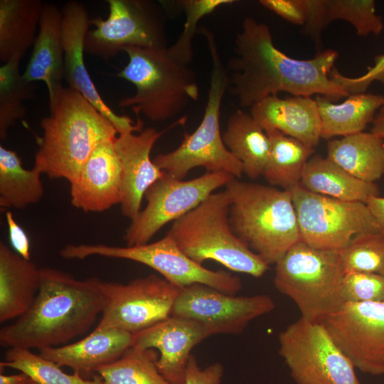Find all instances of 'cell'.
<instances>
[{
    "label": "cell",
    "mask_w": 384,
    "mask_h": 384,
    "mask_svg": "<svg viewBox=\"0 0 384 384\" xmlns=\"http://www.w3.org/2000/svg\"><path fill=\"white\" fill-rule=\"evenodd\" d=\"M228 64V89L240 107H251L265 97L286 92L293 96L322 95L330 100L349 94L331 80L338 57L329 48L310 59L292 58L278 49L267 25L245 18Z\"/></svg>",
    "instance_id": "1"
},
{
    "label": "cell",
    "mask_w": 384,
    "mask_h": 384,
    "mask_svg": "<svg viewBox=\"0 0 384 384\" xmlns=\"http://www.w3.org/2000/svg\"><path fill=\"white\" fill-rule=\"evenodd\" d=\"M98 279H75L51 267L40 268V286L28 309L0 330V345L27 349L59 346L85 334L102 314Z\"/></svg>",
    "instance_id": "2"
},
{
    "label": "cell",
    "mask_w": 384,
    "mask_h": 384,
    "mask_svg": "<svg viewBox=\"0 0 384 384\" xmlns=\"http://www.w3.org/2000/svg\"><path fill=\"white\" fill-rule=\"evenodd\" d=\"M49 109V116L40 123L43 135L38 139L34 167L70 183L95 146L119 134L108 118L69 87L63 88Z\"/></svg>",
    "instance_id": "3"
},
{
    "label": "cell",
    "mask_w": 384,
    "mask_h": 384,
    "mask_svg": "<svg viewBox=\"0 0 384 384\" xmlns=\"http://www.w3.org/2000/svg\"><path fill=\"white\" fill-rule=\"evenodd\" d=\"M231 197L233 232L267 265L276 264L300 240L290 191L233 178L225 186Z\"/></svg>",
    "instance_id": "4"
},
{
    "label": "cell",
    "mask_w": 384,
    "mask_h": 384,
    "mask_svg": "<svg viewBox=\"0 0 384 384\" xmlns=\"http://www.w3.org/2000/svg\"><path fill=\"white\" fill-rule=\"evenodd\" d=\"M127 64L117 74L131 82L136 93L122 98L120 107H131L151 121L172 119L199 97L195 72L167 51L166 48L129 47L123 50Z\"/></svg>",
    "instance_id": "5"
},
{
    "label": "cell",
    "mask_w": 384,
    "mask_h": 384,
    "mask_svg": "<svg viewBox=\"0 0 384 384\" xmlns=\"http://www.w3.org/2000/svg\"><path fill=\"white\" fill-rule=\"evenodd\" d=\"M231 202L226 189L211 193L174 221L166 235L198 264L213 260L231 271L260 277L269 265L233 232L229 222Z\"/></svg>",
    "instance_id": "6"
},
{
    "label": "cell",
    "mask_w": 384,
    "mask_h": 384,
    "mask_svg": "<svg viewBox=\"0 0 384 384\" xmlns=\"http://www.w3.org/2000/svg\"><path fill=\"white\" fill-rule=\"evenodd\" d=\"M199 33L207 41L212 62L202 120L193 132H184L176 149L155 156L153 161L159 169L180 180L196 167H203L209 173H228L238 178L243 174L242 164L226 148L220 129L221 103L229 87L228 71L221 60L213 33L205 27Z\"/></svg>",
    "instance_id": "7"
},
{
    "label": "cell",
    "mask_w": 384,
    "mask_h": 384,
    "mask_svg": "<svg viewBox=\"0 0 384 384\" xmlns=\"http://www.w3.org/2000/svg\"><path fill=\"white\" fill-rule=\"evenodd\" d=\"M344 274L340 250L299 240L275 264L273 281L277 290L296 304L301 317L322 321L345 303Z\"/></svg>",
    "instance_id": "8"
},
{
    "label": "cell",
    "mask_w": 384,
    "mask_h": 384,
    "mask_svg": "<svg viewBox=\"0 0 384 384\" xmlns=\"http://www.w3.org/2000/svg\"><path fill=\"white\" fill-rule=\"evenodd\" d=\"M60 255L68 260L101 256L134 261L152 268L180 289L202 284L230 294H237L242 289L238 276L225 270L204 267L184 254L168 235L154 242L132 247L68 244L60 250Z\"/></svg>",
    "instance_id": "9"
},
{
    "label": "cell",
    "mask_w": 384,
    "mask_h": 384,
    "mask_svg": "<svg viewBox=\"0 0 384 384\" xmlns=\"http://www.w3.org/2000/svg\"><path fill=\"white\" fill-rule=\"evenodd\" d=\"M279 353L297 384H360L323 321L300 317L282 331Z\"/></svg>",
    "instance_id": "10"
},
{
    "label": "cell",
    "mask_w": 384,
    "mask_h": 384,
    "mask_svg": "<svg viewBox=\"0 0 384 384\" xmlns=\"http://www.w3.org/2000/svg\"><path fill=\"white\" fill-rule=\"evenodd\" d=\"M289 191L297 216L300 240L310 246L341 250L357 235L380 232L365 203L317 194L300 184Z\"/></svg>",
    "instance_id": "11"
},
{
    "label": "cell",
    "mask_w": 384,
    "mask_h": 384,
    "mask_svg": "<svg viewBox=\"0 0 384 384\" xmlns=\"http://www.w3.org/2000/svg\"><path fill=\"white\" fill-rule=\"evenodd\" d=\"M98 285L105 304L95 329H114L132 334L171 316L181 289L153 274L127 284L98 279Z\"/></svg>",
    "instance_id": "12"
},
{
    "label": "cell",
    "mask_w": 384,
    "mask_h": 384,
    "mask_svg": "<svg viewBox=\"0 0 384 384\" xmlns=\"http://www.w3.org/2000/svg\"><path fill=\"white\" fill-rule=\"evenodd\" d=\"M234 178L228 173L206 172L199 177L184 181L164 171L146 191V207L131 220L126 229L124 240L127 246L149 243L168 223L175 221L195 208Z\"/></svg>",
    "instance_id": "13"
},
{
    "label": "cell",
    "mask_w": 384,
    "mask_h": 384,
    "mask_svg": "<svg viewBox=\"0 0 384 384\" xmlns=\"http://www.w3.org/2000/svg\"><path fill=\"white\" fill-rule=\"evenodd\" d=\"M107 18H91L85 52L105 60L129 47L166 48L161 14L156 5L143 0H107Z\"/></svg>",
    "instance_id": "14"
},
{
    "label": "cell",
    "mask_w": 384,
    "mask_h": 384,
    "mask_svg": "<svg viewBox=\"0 0 384 384\" xmlns=\"http://www.w3.org/2000/svg\"><path fill=\"white\" fill-rule=\"evenodd\" d=\"M274 308V300L267 294L237 296L194 284L180 289L171 315L196 321L209 336L238 334Z\"/></svg>",
    "instance_id": "15"
},
{
    "label": "cell",
    "mask_w": 384,
    "mask_h": 384,
    "mask_svg": "<svg viewBox=\"0 0 384 384\" xmlns=\"http://www.w3.org/2000/svg\"><path fill=\"white\" fill-rule=\"evenodd\" d=\"M322 321L355 368L384 375V304L346 302Z\"/></svg>",
    "instance_id": "16"
},
{
    "label": "cell",
    "mask_w": 384,
    "mask_h": 384,
    "mask_svg": "<svg viewBox=\"0 0 384 384\" xmlns=\"http://www.w3.org/2000/svg\"><path fill=\"white\" fill-rule=\"evenodd\" d=\"M63 21L64 80L68 87L80 92L108 118L118 134L142 132L143 122L118 115L104 102L91 79L84 60L85 40L91 18L85 6L76 1L66 2L61 9Z\"/></svg>",
    "instance_id": "17"
},
{
    "label": "cell",
    "mask_w": 384,
    "mask_h": 384,
    "mask_svg": "<svg viewBox=\"0 0 384 384\" xmlns=\"http://www.w3.org/2000/svg\"><path fill=\"white\" fill-rule=\"evenodd\" d=\"M208 336L206 329L196 321L171 315L133 334L132 346L156 349L159 356L156 364L160 373L173 384H185L191 351Z\"/></svg>",
    "instance_id": "18"
},
{
    "label": "cell",
    "mask_w": 384,
    "mask_h": 384,
    "mask_svg": "<svg viewBox=\"0 0 384 384\" xmlns=\"http://www.w3.org/2000/svg\"><path fill=\"white\" fill-rule=\"evenodd\" d=\"M164 131L148 127L140 132L119 134L114 141L122 166L120 210L131 220L142 210L147 189L164 174L151 159V151Z\"/></svg>",
    "instance_id": "19"
},
{
    "label": "cell",
    "mask_w": 384,
    "mask_h": 384,
    "mask_svg": "<svg viewBox=\"0 0 384 384\" xmlns=\"http://www.w3.org/2000/svg\"><path fill=\"white\" fill-rule=\"evenodd\" d=\"M114 139L99 143L70 183L74 207L85 212H102L120 203L122 166Z\"/></svg>",
    "instance_id": "20"
},
{
    "label": "cell",
    "mask_w": 384,
    "mask_h": 384,
    "mask_svg": "<svg viewBox=\"0 0 384 384\" xmlns=\"http://www.w3.org/2000/svg\"><path fill=\"white\" fill-rule=\"evenodd\" d=\"M38 28L30 58L22 74L29 82L42 81L46 84L49 106H51L64 87L62 9L53 3H44Z\"/></svg>",
    "instance_id": "21"
},
{
    "label": "cell",
    "mask_w": 384,
    "mask_h": 384,
    "mask_svg": "<svg viewBox=\"0 0 384 384\" xmlns=\"http://www.w3.org/2000/svg\"><path fill=\"white\" fill-rule=\"evenodd\" d=\"M133 334L108 329L94 331L82 339L63 346L45 348L39 354L60 367L90 379L101 367L119 359L132 346Z\"/></svg>",
    "instance_id": "22"
},
{
    "label": "cell",
    "mask_w": 384,
    "mask_h": 384,
    "mask_svg": "<svg viewBox=\"0 0 384 384\" xmlns=\"http://www.w3.org/2000/svg\"><path fill=\"white\" fill-rule=\"evenodd\" d=\"M265 129H277L314 149L321 138V123L315 99L309 96L265 97L250 107Z\"/></svg>",
    "instance_id": "23"
},
{
    "label": "cell",
    "mask_w": 384,
    "mask_h": 384,
    "mask_svg": "<svg viewBox=\"0 0 384 384\" xmlns=\"http://www.w3.org/2000/svg\"><path fill=\"white\" fill-rule=\"evenodd\" d=\"M40 286V268L0 242V323L18 319L33 304Z\"/></svg>",
    "instance_id": "24"
},
{
    "label": "cell",
    "mask_w": 384,
    "mask_h": 384,
    "mask_svg": "<svg viewBox=\"0 0 384 384\" xmlns=\"http://www.w3.org/2000/svg\"><path fill=\"white\" fill-rule=\"evenodd\" d=\"M300 185L311 192L345 201L366 203L369 198L380 193L375 183L360 180L320 155L308 160Z\"/></svg>",
    "instance_id": "25"
},
{
    "label": "cell",
    "mask_w": 384,
    "mask_h": 384,
    "mask_svg": "<svg viewBox=\"0 0 384 384\" xmlns=\"http://www.w3.org/2000/svg\"><path fill=\"white\" fill-rule=\"evenodd\" d=\"M44 3L41 0L0 1V61L21 60L37 36Z\"/></svg>",
    "instance_id": "26"
},
{
    "label": "cell",
    "mask_w": 384,
    "mask_h": 384,
    "mask_svg": "<svg viewBox=\"0 0 384 384\" xmlns=\"http://www.w3.org/2000/svg\"><path fill=\"white\" fill-rule=\"evenodd\" d=\"M321 123V138L347 136L363 132L384 102V96L373 93L349 95L340 104L322 96L315 97Z\"/></svg>",
    "instance_id": "27"
},
{
    "label": "cell",
    "mask_w": 384,
    "mask_h": 384,
    "mask_svg": "<svg viewBox=\"0 0 384 384\" xmlns=\"http://www.w3.org/2000/svg\"><path fill=\"white\" fill-rule=\"evenodd\" d=\"M326 157L364 181L375 183L384 175V139L371 132L329 141Z\"/></svg>",
    "instance_id": "28"
},
{
    "label": "cell",
    "mask_w": 384,
    "mask_h": 384,
    "mask_svg": "<svg viewBox=\"0 0 384 384\" xmlns=\"http://www.w3.org/2000/svg\"><path fill=\"white\" fill-rule=\"evenodd\" d=\"M222 136L226 148L242 163L243 174L250 178L263 176L270 154V140L250 113L235 111Z\"/></svg>",
    "instance_id": "29"
},
{
    "label": "cell",
    "mask_w": 384,
    "mask_h": 384,
    "mask_svg": "<svg viewBox=\"0 0 384 384\" xmlns=\"http://www.w3.org/2000/svg\"><path fill=\"white\" fill-rule=\"evenodd\" d=\"M265 131L270 146L263 176L270 186L289 191L300 184L303 170L314 149L277 129Z\"/></svg>",
    "instance_id": "30"
},
{
    "label": "cell",
    "mask_w": 384,
    "mask_h": 384,
    "mask_svg": "<svg viewBox=\"0 0 384 384\" xmlns=\"http://www.w3.org/2000/svg\"><path fill=\"white\" fill-rule=\"evenodd\" d=\"M42 172L23 167L17 153L0 146V207L23 209L38 203L43 196Z\"/></svg>",
    "instance_id": "31"
},
{
    "label": "cell",
    "mask_w": 384,
    "mask_h": 384,
    "mask_svg": "<svg viewBox=\"0 0 384 384\" xmlns=\"http://www.w3.org/2000/svg\"><path fill=\"white\" fill-rule=\"evenodd\" d=\"M158 354L152 348L130 347L119 359L97 370L104 384H173L156 367Z\"/></svg>",
    "instance_id": "32"
},
{
    "label": "cell",
    "mask_w": 384,
    "mask_h": 384,
    "mask_svg": "<svg viewBox=\"0 0 384 384\" xmlns=\"http://www.w3.org/2000/svg\"><path fill=\"white\" fill-rule=\"evenodd\" d=\"M5 368L19 370L37 384H104L97 374L87 379L77 373H66L54 362L27 348H9L0 362V369Z\"/></svg>",
    "instance_id": "33"
},
{
    "label": "cell",
    "mask_w": 384,
    "mask_h": 384,
    "mask_svg": "<svg viewBox=\"0 0 384 384\" xmlns=\"http://www.w3.org/2000/svg\"><path fill=\"white\" fill-rule=\"evenodd\" d=\"M20 60L14 59L0 67V139L26 114V100L34 94V82L25 79L19 70Z\"/></svg>",
    "instance_id": "34"
},
{
    "label": "cell",
    "mask_w": 384,
    "mask_h": 384,
    "mask_svg": "<svg viewBox=\"0 0 384 384\" xmlns=\"http://www.w3.org/2000/svg\"><path fill=\"white\" fill-rule=\"evenodd\" d=\"M344 272H363L384 276V235L380 232L354 236L340 250Z\"/></svg>",
    "instance_id": "35"
},
{
    "label": "cell",
    "mask_w": 384,
    "mask_h": 384,
    "mask_svg": "<svg viewBox=\"0 0 384 384\" xmlns=\"http://www.w3.org/2000/svg\"><path fill=\"white\" fill-rule=\"evenodd\" d=\"M343 20L351 24L357 35H380L384 28L383 20L376 13L373 0H328L326 24Z\"/></svg>",
    "instance_id": "36"
},
{
    "label": "cell",
    "mask_w": 384,
    "mask_h": 384,
    "mask_svg": "<svg viewBox=\"0 0 384 384\" xmlns=\"http://www.w3.org/2000/svg\"><path fill=\"white\" fill-rule=\"evenodd\" d=\"M233 0H183L180 4L186 14L183 29L176 42L167 48L169 55L176 60L189 65L193 59L192 41L198 22L220 6L231 4Z\"/></svg>",
    "instance_id": "37"
},
{
    "label": "cell",
    "mask_w": 384,
    "mask_h": 384,
    "mask_svg": "<svg viewBox=\"0 0 384 384\" xmlns=\"http://www.w3.org/2000/svg\"><path fill=\"white\" fill-rule=\"evenodd\" d=\"M344 302L384 304V276L363 272H346L342 281Z\"/></svg>",
    "instance_id": "38"
},
{
    "label": "cell",
    "mask_w": 384,
    "mask_h": 384,
    "mask_svg": "<svg viewBox=\"0 0 384 384\" xmlns=\"http://www.w3.org/2000/svg\"><path fill=\"white\" fill-rule=\"evenodd\" d=\"M329 78L340 85L349 95L366 92L367 88L375 81L384 85V53L374 58V63L367 68L366 72L358 77H348L334 68Z\"/></svg>",
    "instance_id": "39"
},
{
    "label": "cell",
    "mask_w": 384,
    "mask_h": 384,
    "mask_svg": "<svg viewBox=\"0 0 384 384\" xmlns=\"http://www.w3.org/2000/svg\"><path fill=\"white\" fill-rule=\"evenodd\" d=\"M304 1L306 7V20L302 26V31L319 47L321 43L322 31L326 26L328 0H304Z\"/></svg>",
    "instance_id": "40"
},
{
    "label": "cell",
    "mask_w": 384,
    "mask_h": 384,
    "mask_svg": "<svg viewBox=\"0 0 384 384\" xmlns=\"http://www.w3.org/2000/svg\"><path fill=\"white\" fill-rule=\"evenodd\" d=\"M260 4L292 24L302 26L306 20L304 0H260Z\"/></svg>",
    "instance_id": "41"
},
{
    "label": "cell",
    "mask_w": 384,
    "mask_h": 384,
    "mask_svg": "<svg viewBox=\"0 0 384 384\" xmlns=\"http://www.w3.org/2000/svg\"><path fill=\"white\" fill-rule=\"evenodd\" d=\"M223 372V366L220 363H213L201 368L196 358L192 355L187 366L185 384H220Z\"/></svg>",
    "instance_id": "42"
},
{
    "label": "cell",
    "mask_w": 384,
    "mask_h": 384,
    "mask_svg": "<svg viewBox=\"0 0 384 384\" xmlns=\"http://www.w3.org/2000/svg\"><path fill=\"white\" fill-rule=\"evenodd\" d=\"M6 221L8 226L9 238L14 250L22 257L31 260V245L25 230L16 221L12 213L7 210Z\"/></svg>",
    "instance_id": "43"
},
{
    "label": "cell",
    "mask_w": 384,
    "mask_h": 384,
    "mask_svg": "<svg viewBox=\"0 0 384 384\" xmlns=\"http://www.w3.org/2000/svg\"><path fill=\"white\" fill-rule=\"evenodd\" d=\"M366 204L373 215L379 231L384 235V196H373Z\"/></svg>",
    "instance_id": "44"
},
{
    "label": "cell",
    "mask_w": 384,
    "mask_h": 384,
    "mask_svg": "<svg viewBox=\"0 0 384 384\" xmlns=\"http://www.w3.org/2000/svg\"><path fill=\"white\" fill-rule=\"evenodd\" d=\"M370 132L384 139V102L374 117Z\"/></svg>",
    "instance_id": "45"
},
{
    "label": "cell",
    "mask_w": 384,
    "mask_h": 384,
    "mask_svg": "<svg viewBox=\"0 0 384 384\" xmlns=\"http://www.w3.org/2000/svg\"><path fill=\"white\" fill-rule=\"evenodd\" d=\"M29 378L23 373L6 375L1 372L0 384H28Z\"/></svg>",
    "instance_id": "46"
},
{
    "label": "cell",
    "mask_w": 384,
    "mask_h": 384,
    "mask_svg": "<svg viewBox=\"0 0 384 384\" xmlns=\"http://www.w3.org/2000/svg\"><path fill=\"white\" fill-rule=\"evenodd\" d=\"M28 384H37V383L29 378Z\"/></svg>",
    "instance_id": "47"
}]
</instances>
